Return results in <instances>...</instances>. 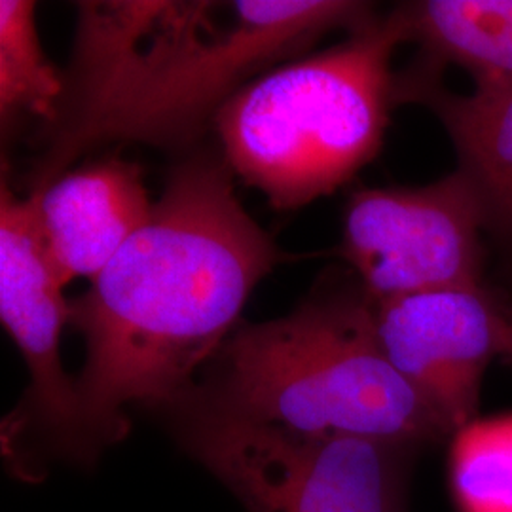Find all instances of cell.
Listing matches in <instances>:
<instances>
[{
    "mask_svg": "<svg viewBox=\"0 0 512 512\" xmlns=\"http://www.w3.org/2000/svg\"><path fill=\"white\" fill-rule=\"evenodd\" d=\"M281 260L222 156L202 150L171 171L141 230L71 300L86 348L74 380L97 463L128 437L126 406L162 412L192 389Z\"/></svg>",
    "mask_w": 512,
    "mask_h": 512,
    "instance_id": "1",
    "label": "cell"
},
{
    "mask_svg": "<svg viewBox=\"0 0 512 512\" xmlns=\"http://www.w3.org/2000/svg\"><path fill=\"white\" fill-rule=\"evenodd\" d=\"M107 2L78 40L73 92L29 175L42 190L110 141L177 147L213 124L226 101L334 29L376 18L349 0Z\"/></svg>",
    "mask_w": 512,
    "mask_h": 512,
    "instance_id": "2",
    "label": "cell"
},
{
    "mask_svg": "<svg viewBox=\"0 0 512 512\" xmlns=\"http://www.w3.org/2000/svg\"><path fill=\"white\" fill-rule=\"evenodd\" d=\"M167 408L300 437L348 435L423 448L454 439L387 359L361 283L321 281L289 315L241 323L192 389Z\"/></svg>",
    "mask_w": 512,
    "mask_h": 512,
    "instance_id": "3",
    "label": "cell"
},
{
    "mask_svg": "<svg viewBox=\"0 0 512 512\" xmlns=\"http://www.w3.org/2000/svg\"><path fill=\"white\" fill-rule=\"evenodd\" d=\"M408 42L401 6L344 42L256 76L217 112L234 177L293 211L349 183L384 145L397 105L393 55Z\"/></svg>",
    "mask_w": 512,
    "mask_h": 512,
    "instance_id": "4",
    "label": "cell"
},
{
    "mask_svg": "<svg viewBox=\"0 0 512 512\" xmlns=\"http://www.w3.org/2000/svg\"><path fill=\"white\" fill-rule=\"evenodd\" d=\"M184 454L247 512H410L423 446L368 437H300L184 408L160 412Z\"/></svg>",
    "mask_w": 512,
    "mask_h": 512,
    "instance_id": "5",
    "label": "cell"
},
{
    "mask_svg": "<svg viewBox=\"0 0 512 512\" xmlns=\"http://www.w3.org/2000/svg\"><path fill=\"white\" fill-rule=\"evenodd\" d=\"M38 234L35 203L18 198L6 173L0 192V319L31 374L21 403L2 421V456L23 480H38L52 463L93 469L80 399L61 363V332L71 302Z\"/></svg>",
    "mask_w": 512,
    "mask_h": 512,
    "instance_id": "6",
    "label": "cell"
},
{
    "mask_svg": "<svg viewBox=\"0 0 512 512\" xmlns=\"http://www.w3.org/2000/svg\"><path fill=\"white\" fill-rule=\"evenodd\" d=\"M488 219L456 169L416 188H361L349 196L340 255L378 304L408 294L480 285Z\"/></svg>",
    "mask_w": 512,
    "mask_h": 512,
    "instance_id": "7",
    "label": "cell"
},
{
    "mask_svg": "<svg viewBox=\"0 0 512 512\" xmlns=\"http://www.w3.org/2000/svg\"><path fill=\"white\" fill-rule=\"evenodd\" d=\"M374 317L391 365L456 439L478 416L486 370L499 357L505 308L475 285L378 302Z\"/></svg>",
    "mask_w": 512,
    "mask_h": 512,
    "instance_id": "8",
    "label": "cell"
},
{
    "mask_svg": "<svg viewBox=\"0 0 512 512\" xmlns=\"http://www.w3.org/2000/svg\"><path fill=\"white\" fill-rule=\"evenodd\" d=\"M29 196L44 251L63 287L101 274L154 207L141 165L120 156L69 169Z\"/></svg>",
    "mask_w": 512,
    "mask_h": 512,
    "instance_id": "9",
    "label": "cell"
},
{
    "mask_svg": "<svg viewBox=\"0 0 512 512\" xmlns=\"http://www.w3.org/2000/svg\"><path fill=\"white\" fill-rule=\"evenodd\" d=\"M421 101L439 116L463 171L482 200L488 228L512 239V82L497 90L448 93L435 76L397 74V103Z\"/></svg>",
    "mask_w": 512,
    "mask_h": 512,
    "instance_id": "10",
    "label": "cell"
},
{
    "mask_svg": "<svg viewBox=\"0 0 512 512\" xmlns=\"http://www.w3.org/2000/svg\"><path fill=\"white\" fill-rule=\"evenodd\" d=\"M401 10L408 40L425 54L418 69L458 65L480 92L511 84L512 0H421Z\"/></svg>",
    "mask_w": 512,
    "mask_h": 512,
    "instance_id": "11",
    "label": "cell"
},
{
    "mask_svg": "<svg viewBox=\"0 0 512 512\" xmlns=\"http://www.w3.org/2000/svg\"><path fill=\"white\" fill-rule=\"evenodd\" d=\"M33 0H0V118L2 133L29 118L54 128L65 78L42 50Z\"/></svg>",
    "mask_w": 512,
    "mask_h": 512,
    "instance_id": "12",
    "label": "cell"
},
{
    "mask_svg": "<svg viewBox=\"0 0 512 512\" xmlns=\"http://www.w3.org/2000/svg\"><path fill=\"white\" fill-rule=\"evenodd\" d=\"M499 357L509 361L512 365V310H505V321L501 329V349Z\"/></svg>",
    "mask_w": 512,
    "mask_h": 512,
    "instance_id": "13",
    "label": "cell"
}]
</instances>
